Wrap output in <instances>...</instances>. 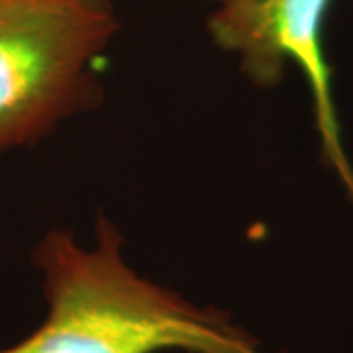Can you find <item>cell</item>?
<instances>
[{"mask_svg":"<svg viewBox=\"0 0 353 353\" xmlns=\"http://www.w3.org/2000/svg\"><path fill=\"white\" fill-rule=\"evenodd\" d=\"M48 314L0 353H269L214 306L141 277L124 257L120 230L104 216L94 243L50 230L34 248Z\"/></svg>","mask_w":353,"mask_h":353,"instance_id":"6da1fadb","label":"cell"},{"mask_svg":"<svg viewBox=\"0 0 353 353\" xmlns=\"http://www.w3.org/2000/svg\"><path fill=\"white\" fill-rule=\"evenodd\" d=\"M118 28L112 0H0V155L101 99L94 63Z\"/></svg>","mask_w":353,"mask_h":353,"instance_id":"7a4b0ae2","label":"cell"},{"mask_svg":"<svg viewBox=\"0 0 353 353\" xmlns=\"http://www.w3.org/2000/svg\"><path fill=\"white\" fill-rule=\"evenodd\" d=\"M332 0H226L216 4L206 28L220 50L238 57L257 87H273L289 61L303 71L314 104L326 163L353 201V167L345 155L334 106L322 34Z\"/></svg>","mask_w":353,"mask_h":353,"instance_id":"3957f363","label":"cell"},{"mask_svg":"<svg viewBox=\"0 0 353 353\" xmlns=\"http://www.w3.org/2000/svg\"><path fill=\"white\" fill-rule=\"evenodd\" d=\"M206 2H214V4H222V2H226V0H206Z\"/></svg>","mask_w":353,"mask_h":353,"instance_id":"277c9868","label":"cell"}]
</instances>
